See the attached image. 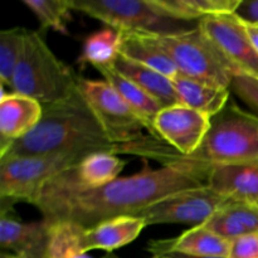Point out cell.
<instances>
[{"mask_svg": "<svg viewBox=\"0 0 258 258\" xmlns=\"http://www.w3.org/2000/svg\"><path fill=\"white\" fill-rule=\"evenodd\" d=\"M213 165L173 153L168 165L146 169L98 186L76 184L68 170L53 178L30 202L48 224L70 222L91 228L108 219L136 216L146 207L173 194L208 185Z\"/></svg>", "mask_w": 258, "mask_h": 258, "instance_id": "cell-1", "label": "cell"}, {"mask_svg": "<svg viewBox=\"0 0 258 258\" xmlns=\"http://www.w3.org/2000/svg\"><path fill=\"white\" fill-rule=\"evenodd\" d=\"M53 153H118L80 88L66 100L43 105L39 123L15 141L0 161Z\"/></svg>", "mask_w": 258, "mask_h": 258, "instance_id": "cell-2", "label": "cell"}, {"mask_svg": "<svg viewBox=\"0 0 258 258\" xmlns=\"http://www.w3.org/2000/svg\"><path fill=\"white\" fill-rule=\"evenodd\" d=\"M80 77L55 57L38 30H27L10 88L42 105L59 102L78 90Z\"/></svg>", "mask_w": 258, "mask_h": 258, "instance_id": "cell-3", "label": "cell"}, {"mask_svg": "<svg viewBox=\"0 0 258 258\" xmlns=\"http://www.w3.org/2000/svg\"><path fill=\"white\" fill-rule=\"evenodd\" d=\"M188 160L209 165H252L258 168V116L243 111L234 102L212 117L203 143Z\"/></svg>", "mask_w": 258, "mask_h": 258, "instance_id": "cell-4", "label": "cell"}, {"mask_svg": "<svg viewBox=\"0 0 258 258\" xmlns=\"http://www.w3.org/2000/svg\"><path fill=\"white\" fill-rule=\"evenodd\" d=\"M72 10L85 13L120 32L175 35L190 32L199 22H185L159 9L153 0H70Z\"/></svg>", "mask_w": 258, "mask_h": 258, "instance_id": "cell-5", "label": "cell"}, {"mask_svg": "<svg viewBox=\"0 0 258 258\" xmlns=\"http://www.w3.org/2000/svg\"><path fill=\"white\" fill-rule=\"evenodd\" d=\"M164 52L171 58L179 73L221 88H229L238 71L223 57L201 28L175 35H153Z\"/></svg>", "mask_w": 258, "mask_h": 258, "instance_id": "cell-6", "label": "cell"}, {"mask_svg": "<svg viewBox=\"0 0 258 258\" xmlns=\"http://www.w3.org/2000/svg\"><path fill=\"white\" fill-rule=\"evenodd\" d=\"M86 156L83 153H53L2 160L0 198L30 203L53 178L75 168Z\"/></svg>", "mask_w": 258, "mask_h": 258, "instance_id": "cell-7", "label": "cell"}, {"mask_svg": "<svg viewBox=\"0 0 258 258\" xmlns=\"http://www.w3.org/2000/svg\"><path fill=\"white\" fill-rule=\"evenodd\" d=\"M78 88L108 140L118 148L117 154L125 146L148 138L144 134V130L149 133L145 121L122 100L110 83L105 80H86L80 77Z\"/></svg>", "mask_w": 258, "mask_h": 258, "instance_id": "cell-8", "label": "cell"}, {"mask_svg": "<svg viewBox=\"0 0 258 258\" xmlns=\"http://www.w3.org/2000/svg\"><path fill=\"white\" fill-rule=\"evenodd\" d=\"M228 198L212 190L208 185L188 189L155 202L139 212L136 217L154 224H188L198 227L207 223Z\"/></svg>", "mask_w": 258, "mask_h": 258, "instance_id": "cell-9", "label": "cell"}, {"mask_svg": "<svg viewBox=\"0 0 258 258\" xmlns=\"http://www.w3.org/2000/svg\"><path fill=\"white\" fill-rule=\"evenodd\" d=\"M199 28L238 72L258 78V54L242 19L236 14L209 15L199 20Z\"/></svg>", "mask_w": 258, "mask_h": 258, "instance_id": "cell-10", "label": "cell"}, {"mask_svg": "<svg viewBox=\"0 0 258 258\" xmlns=\"http://www.w3.org/2000/svg\"><path fill=\"white\" fill-rule=\"evenodd\" d=\"M212 117L183 105L165 107L156 116L154 128L159 139L181 156H190L203 143Z\"/></svg>", "mask_w": 258, "mask_h": 258, "instance_id": "cell-11", "label": "cell"}, {"mask_svg": "<svg viewBox=\"0 0 258 258\" xmlns=\"http://www.w3.org/2000/svg\"><path fill=\"white\" fill-rule=\"evenodd\" d=\"M12 199L2 198L0 246L3 252L27 258H47L49 224L44 221L22 222L13 213Z\"/></svg>", "mask_w": 258, "mask_h": 258, "instance_id": "cell-12", "label": "cell"}, {"mask_svg": "<svg viewBox=\"0 0 258 258\" xmlns=\"http://www.w3.org/2000/svg\"><path fill=\"white\" fill-rule=\"evenodd\" d=\"M145 227V221L136 216L108 219L91 228H82L81 248L86 253L92 249L112 252L135 241Z\"/></svg>", "mask_w": 258, "mask_h": 258, "instance_id": "cell-13", "label": "cell"}, {"mask_svg": "<svg viewBox=\"0 0 258 258\" xmlns=\"http://www.w3.org/2000/svg\"><path fill=\"white\" fill-rule=\"evenodd\" d=\"M43 105L28 96L5 93L0 98V138L17 141L24 138L39 123Z\"/></svg>", "mask_w": 258, "mask_h": 258, "instance_id": "cell-14", "label": "cell"}, {"mask_svg": "<svg viewBox=\"0 0 258 258\" xmlns=\"http://www.w3.org/2000/svg\"><path fill=\"white\" fill-rule=\"evenodd\" d=\"M231 242L204 226L193 227L180 236L161 241H150L148 249L154 254L179 252L190 256L228 257Z\"/></svg>", "mask_w": 258, "mask_h": 258, "instance_id": "cell-15", "label": "cell"}, {"mask_svg": "<svg viewBox=\"0 0 258 258\" xmlns=\"http://www.w3.org/2000/svg\"><path fill=\"white\" fill-rule=\"evenodd\" d=\"M208 186L234 201L258 203V168L252 165H213Z\"/></svg>", "mask_w": 258, "mask_h": 258, "instance_id": "cell-16", "label": "cell"}, {"mask_svg": "<svg viewBox=\"0 0 258 258\" xmlns=\"http://www.w3.org/2000/svg\"><path fill=\"white\" fill-rule=\"evenodd\" d=\"M203 226L229 242L238 237L258 234V206L228 199Z\"/></svg>", "mask_w": 258, "mask_h": 258, "instance_id": "cell-17", "label": "cell"}, {"mask_svg": "<svg viewBox=\"0 0 258 258\" xmlns=\"http://www.w3.org/2000/svg\"><path fill=\"white\" fill-rule=\"evenodd\" d=\"M171 81L175 88L179 105L206 113L209 117L218 115L229 102V88H221L199 82L181 73H178Z\"/></svg>", "mask_w": 258, "mask_h": 258, "instance_id": "cell-18", "label": "cell"}, {"mask_svg": "<svg viewBox=\"0 0 258 258\" xmlns=\"http://www.w3.org/2000/svg\"><path fill=\"white\" fill-rule=\"evenodd\" d=\"M120 32V30H118ZM121 33L120 55L158 71L173 80L179 73L175 63L156 43L153 35L133 32Z\"/></svg>", "mask_w": 258, "mask_h": 258, "instance_id": "cell-19", "label": "cell"}, {"mask_svg": "<svg viewBox=\"0 0 258 258\" xmlns=\"http://www.w3.org/2000/svg\"><path fill=\"white\" fill-rule=\"evenodd\" d=\"M113 68L123 77L133 81L139 87L143 88L148 95L155 98L164 108L179 105L173 81L166 76L161 75L158 71L127 59L122 55L116 59V62L113 63Z\"/></svg>", "mask_w": 258, "mask_h": 258, "instance_id": "cell-20", "label": "cell"}, {"mask_svg": "<svg viewBox=\"0 0 258 258\" xmlns=\"http://www.w3.org/2000/svg\"><path fill=\"white\" fill-rule=\"evenodd\" d=\"M96 70L103 76V80L106 82H108L115 88V91L122 97V100L145 121L149 128V134L154 138L159 139L158 134L154 128V122H155L156 116L164 108L163 106L155 98L148 95L143 88L139 87L136 83L120 75L113 68V66H111V67H98Z\"/></svg>", "mask_w": 258, "mask_h": 258, "instance_id": "cell-21", "label": "cell"}, {"mask_svg": "<svg viewBox=\"0 0 258 258\" xmlns=\"http://www.w3.org/2000/svg\"><path fill=\"white\" fill-rule=\"evenodd\" d=\"M126 161L111 153H95L86 156L78 165L70 169L71 178L83 188H98L116 180Z\"/></svg>", "mask_w": 258, "mask_h": 258, "instance_id": "cell-22", "label": "cell"}, {"mask_svg": "<svg viewBox=\"0 0 258 258\" xmlns=\"http://www.w3.org/2000/svg\"><path fill=\"white\" fill-rule=\"evenodd\" d=\"M170 17L185 22H199L209 15L234 14L242 0H153Z\"/></svg>", "mask_w": 258, "mask_h": 258, "instance_id": "cell-23", "label": "cell"}, {"mask_svg": "<svg viewBox=\"0 0 258 258\" xmlns=\"http://www.w3.org/2000/svg\"><path fill=\"white\" fill-rule=\"evenodd\" d=\"M120 47L121 33L113 28H105L87 37L81 60L95 68L111 67L120 57Z\"/></svg>", "mask_w": 258, "mask_h": 258, "instance_id": "cell-24", "label": "cell"}, {"mask_svg": "<svg viewBox=\"0 0 258 258\" xmlns=\"http://www.w3.org/2000/svg\"><path fill=\"white\" fill-rule=\"evenodd\" d=\"M82 227L70 222L49 224L47 258H92L81 248Z\"/></svg>", "mask_w": 258, "mask_h": 258, "instance_id": "cell-25", "label": "cell"}, {"mask_svg": "<svg viewBox=\"0 0 258 258\" xmlns=\"http://www.w3.org/2000/svg\"><path fill=\"white\" fill-rule=\"evenodd\" d=\"M23 3L34 13L43 30L53 29L68 34V23L72 19L70 0H24Z\"/></svg>", "mask_w": 258, "mask_h": 258, "instance_id": "cell-26", "label": "cell"}, {"mask_svg": "<svg viewBox=\"0 0 258 258\" xmlns=\"http://www.w3.org/2000/svg\"><path fill=\"white\" fill-rule=\"evenodd\" d=\"M27 29L10 28L0 32V81L2 85L12 86L13 76L19 62Z\"/></svg>", "mask_w": 258, "mask_h": 258, "instance_id": "cell-27", "label": "cell"}, {"mask_svg": "<svg viewBox=\"0 0 258 258\" xmlns=\"http://www.w3.org/2000/svg\"><path fill=\"white\" fill-rule=\"evenodd\" d=\"M229 90L242 101L258 111V78L243 72H236L232 77Z\"/></svg>", "mask_w": 258, "mask_h": 258, "instance_id": "cell-28", "label": "cell"}, {"mask_svg": "<svg viewBox=\"0 0 258 258\" xmlns=\"http://www.w3.org/2000/svg\"><path fill=\"white\" fill-rule=\"evenodd\" d=\"M228 258H258V234L238 237L231 241Z\"/></svg>", "mask_w": 258, "mask_h": 258, "instance_id": "cell-29", "label": "cell"}, {"mask_svg": "<svg viewBox=\"0 0 258 258\" xmlns=\"http://www.w3.org/2000/svg\"><path fill=\"white\" fill-rule=\"evenodd\" d=\"M234 14L243 22L258 24V0H242Z\"/></svg>", "mask_w": 258, "mask_h": 258, "instance_id": "cell-30", "label": "cell"}, {"mask_svg": "<svg viewBox=\"0 0 258 258\" xmlns=\"http://www.w3.org/2000/svg\"><path fill=\"white\" fill-rule=\"evenodd\" d=\"M243 22V20H242ZM244 28H246V32L248 34L249 40H251L252 45H253L254 50L257 52L258 54V24L256 23H247L243 22Z\"/></svg>", "mask_w": 258, "mask_h": 258, "instance_id": "cell-31", "label": "cell"}, {"mask_svg": "<svg viewBox=\"0 0 258 258\" xmlns=\"http://www.w3.org/2000/svg\"><path fill=\"white\" fill-rule=\"evenodd\" d=\"M163 254H168L170 258H228V257H217V256H190V254L179 253V252H169V253H163Z\"/></svg>", "mask_w": 258, "mask_h": 258, "instance_id": "cell-32", "label": "cell"}, {"mask_svg": "<svg viewBox=\"0 0 258 258\" xmlns=\"http://www.w3.org/2000/svg\"><path fill=\"white\" fill-rule=\"evenodd\" d=\"M0 258H27V257L15 256V254H10V253H5V252H2V257Z\"/></svg>", "mask_w": 258, "mask_h": 258, "instance_id": "cell-33", "label": "cell"}, {"mask_svg": "<svg viewBox=\"0 0 258 258\" xmlns=\"http://www.w3.org/2000/svg\"><path fill=\"white\" fill-rule=\"evenodd\" d=\"M151 258H170L168 254H154Z\"/></svg>", "mask_w": 258, "mask_h": 258, "instance_id": "cell-34", "label": "cell"}, {"mask_svg": "<svg viewBox=\"0 0 258 258\" xmlns=\"http://www.w3.org/2000/svg\"><path fill=\"white\" fill-rule=\"evenodd\" d=\"M103 258H117V257L112 256V254H107V256H106V257H103Z\"/></svg>", "mask_w": 258, "mask_h": 258, "instance_id": "cell-35", "label": "cell"}, {"mask_svg": "<svg viewBox=\"0 0 258 258\" xmlns=\"http://www.w3.org/2000/svg\"><path fill=\"white\" fill-rule=\"evenodd\" d=\"M257 206H258V203H257Z\"/></svg>", "mask_w": 258, "mask_h": 258, "instance_id": "cell-36", "label": "cell"}]
</instances>
